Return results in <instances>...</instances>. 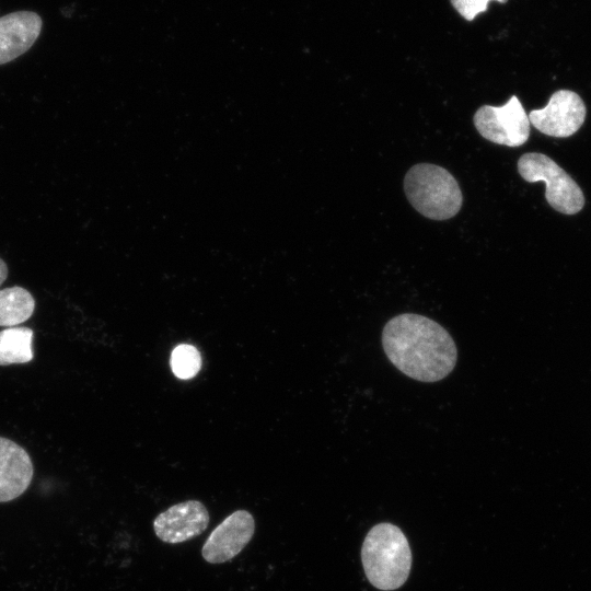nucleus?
Listing matches in <instances>:
<instances>
[{
    "label": "nucleus",
    "mask_w": 591,
    "mask_h": 591,
    "mask_svg": "<svg viewBox=\"0 0 591 591\" xmlns=\"http://www.w3.org/2000/svg\"><path fill=\"white\" fill-rule=\"evenodd\" d=\"M382 346L397 370L420 382L447 378L457 360L449 332L436 321L415 313L392 317L383 327Z\"/></svg>",
    "instance_id": "1"
},
{
    "label": "nucleus",
    "mask_w": 591,
    "mask_h": 591,
    "mask_svg": "<svg viewBox=\"0 0 591 591\" xmlns=\"http://www.w3.org/2000/svg\"><path fill=\"white\" fill-rule=\"evenodd\" d=\"M361 561L369 582L379 590L402 587L410 572L412 552L402 530L389 522L374 525L361 547Z\"/></svg>",
    "instance_id": "2"
},
{
    "label": "nucleus",
    "mask_w": 591,
    "mask_h": 591,
    "mask_svg": "<svg viewBox=\"0 0 591 591\" xmlns=\"http://www.w3.org/2000/svg\"><path fill=\"white\" fill-rule=\"evenodd\" d=\"M404 190L410 205L431 220L454 217L463 204V195L454 176L431 163L412 166L404 178Z\"/></svg>",
    "instance_id": "3"
},
{
    "label": "nucleus",
    "mask_w": 591,
    "mask_h": 591,
    "mask_svg": "<svg viewBox=\"0 0 591 591\" xmlns=\"http://www.w3.org/2000/svg\"><path fill=\"white\" fill-rule=\"evenodd\" d=\"M518 172L529 182H544L549 206L565 215H575L584 206V195L578 184L549 157L529 152L520 157Z\"/></svg>",
    "instance_id": "4"
},
{
    "label": "nucleus",
    "mask_w": 591,
    "mask_h": 591,
    "mask_svg": "<svg viewBox=\"0 0 591 591\" xmlns=\"http://www.w3.org/2000/svg\"><path fill=\"white\" fill-rule=\"evenodd\" d=\"M473 121L483 138L497 144L520 147L530 136V120L517 95L502 106H480Z\"/></svg>",
    "instance_id": "5"
},
{
    "label": "nucleus",
    "mask_w": 591,
    "mask_h": 591,
    "mask_svg": "<svg viewBox=\"0 0 591 591\" xmlns=\"http://www.w3.org/2000/svg\"><path fill=\"white\" fill-rule=\"evenodd\" d=\"M586 114V105L576 92L559 90L551 96L545 107L531 111L528 117L542 134L566 138L579 130Z\"/></svg>",
    "instance_id": "6"
},
{
    "label": "nucleus",
    "mask_w": 591,
    "mask_h": 591,
    "mask_svg": "<svg viewBox=\"0 0 591 591\" xmlns=\"http://www.w3.org/2000/svg\"><path fill=\"white\" fill-rule=\"evenodd\" d=\"M254 532L253 515L246 510H236L210 533L202 545L201 555L209 564L229 561L243 551Z\"/></svg>",
    "instance_id": "7"
},
{
    "label": "nucleus",
    "mask_w": 591,
    "mask_h": 591,
    "mask_svg": "<svg viewBox=\"0 0 591 591\" xmlns=\"http://www.w3.org/2000/svg\"><path fill=\"white\" fill-rule=\"evenodd\" d=\"M209 512L198 500L171 506L153 521L155 535L169 544L183 543L201 534L209 524Z\"/></svg>",
    "instance_id": "8"
},
{
    "label": "nucleus",
    "mask_w": 591,
    "mask_h": 591,
    "mask_svg": "<svg viewBox=\"0 0 591 591\" xmlns=\"http://www.w3.org/2000/svg\"><path fill=\"white\" fill-rule=\"evenodd\" d=\"M33 475V463L26 450L0 437V502H9L23 495Z\"/></svg>",
    "instance_id": "9"
},
{
    "label": "nucleus",
    "mask_w": 591,
    "mask_h": 591,
    "mask_svg": "<svg viewBox=\"0 0 591 591\" xmlns=\"http://www.w3.org/2000/svg\"><path fill=\"white\" fill-rule=\"evenodd\" d=\"M40 16L31 11H16L0 18V65L27 51L39 36Z\"/></svg>",
    "instance_id": "10"
},
{
    "label": "nucleus",
    "mask_w": 591,
    "mask_h": 591,
    "mask_svg": "<svg viewBox=\"0 0 591 591\" xmlns=\"http://www.w3.org/2000/svg\"><path fill=\"white\" fill-rule=\"evenodd\" d=\"M34 332L30 327H9L0 331V366L27 363L33 360Z\"/></svg>",
    "instance_id": "11"
},
{
    "label": "nucleus",
    "mask_w": 591,
    "mask_h": 591,
    "mask_svg": "<svg viewBox=\"0 0 591 591\" xmlns=\"http://www.w3.org/2000/svg\"><path fill=\"white\" fill-rule=\"evenodd\" d=\"M35 299L24 288L14 286L0 290V326L14 327L34 313Z\"/></svg>",
    "instance_id": "12"
},
{
    "label": "nucleus",
    "mask_w": 591,
    "mask_h": 591,
    "mask_svg": "<svg viewBox=\"0 0 591 591\" xmlns=\"http://www.w3.org/2000/svg\"><path fill=\"white\" fill-rule=\"evenodd\" d=\"M171 368L179 379H190L197 374L201 367L199 351L190 345L177 346L171 355Z\"/></svg>",
    "instance_id": "13"
},
{
    "label": "nucleus",
    "mask_w": 591,
    "mask_h": 591,
    "mask_svg": "<svg viewBox=\"0 0 591 591\" xmlns=\"http://www.w3.org/2000/svg\"><path fill=\"white\" fill-rule=\"evenodd\" d=\"M493 0H451L453 8L467 21L474 20L479 13L487 10ZM506 3L508 0H495Z\"/></svg>",
    "instance_id": "14"
},
{
    "label": "nucleus",
    "mask_w": 591,
    "mask_h": 591,
    "mask_svg": "<svg viewBox=\"0 0 591 591\" xmlns=\"http://www.w3.org/2000/svg\"><path fill=\"white\" fill-rule=\"evenodd\" d=\"M8 277V266L2 258H0V286Z\"/></svg>",
    "instance_id": "15"
}]
</instances>
